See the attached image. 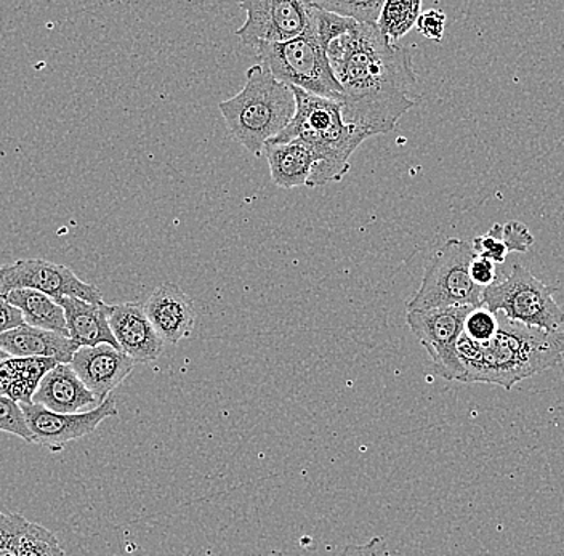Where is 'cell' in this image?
Returning <instances> with one entry per match:
<instances>
[{
	"instance_id": "13",
	"label": "cell",
	"mask_w": 564,
	"mask_h": 556,
	"mask_svg": "<svg viewBox=\"0 0 564 556\" xmlns=\"http://www.w3.org/2000/svg\"><path fill=\"white\" fill-rule=\"evenodd\" d=\"M108 319L119 350L127 357L141 364L156 361L161 357L165 341L148 319L143 305L135 302L109 305Z\"/></svg>"
},
{
	"instance_id": "30",
	"label": "cell",
	"mask_w": 564,
	"mask_h": 556,
	"mask_svg": "<svg viewBox=\"0 0 564 556\" xmlns=\"http://www.w3.org/2000/svg\"><path fill=\"white\" fill-rule=\"evenodd\" d=\"M446 26V15L441 10H426L417 20V30L423 37L441 42Z\"/></svg>"
},
{
	"instance_id": "22",
	"label": "cell",
	"mask_w": 564,
	"mask_h": 556,
	"mask_svg": "<svg viewBox=\"0 0 564 556\" xmlns=\"http://www.w3.org/2000/svg\"><path fill=\"white\" fill-rule=\"evenodd\" d=\"M421 15V0H387L377 26L388 41L397 44L412 28L417 26Z\"/></svg>"
},
{
	"instance_id": "19",
	"label": "cell",
	"mask_w": 564,
	"mask_h": 556,
	"mask_svg": "<svg viewBox=\"0 0 564 556\" xmlns=\"http://www.w3.org/2000/svg\"><path fill=\"white\" fill-rule=\"evenodd\" d=\"M56 366L47 358H7L0 364V395L18 404L33 403L42 379Z\"/></svg>"
},
{
	"instance_id": "29",
	"label": "cell",
	"mask_w": 564,
	"mask_h": 556,
	"mask_svg": "<svg viewBox=\"0 0 564 556\" xmlns=\"http://www.w3.org/2000/svg\"><path fill=\"white\" fill-rule=\"evenodd\" d=\"M503 242H506L509 252L527 253L535 239L527 225L518 220H511L503 225Z\"/></svg>"
},
{
	"instance_id": "1",
	"label": "cell",
	"mask_w": 564,
	"mask_h": 556,
	"mask_svg": "<svg viewBox=\"0 0 564 556\" xmlns=\"http://www.w3.org/2000/svg\"><path fill=\"white\" fill-rule=\"evenodd\" d=\"M335 77L344 95L345 122L372 137L391 132L415 105L412 56L388 41L377 24H359L358 42Z\"/></svg>"
},
{
	"instance_id": "15",
	"label": "cell",
	"mask_w": 564,
	"mask_h": 556,
	"mask_svg": "<svg viewBox=\"0 0 564 556\" xmlns=\"http://www.w3.org/2000/svg\"><path fill=\"white\" fill-rule=\"evenodd\" d=\"M33 403L58 414L87 413L84 410L100 406V401L77 378L70 364H58L42 379Z\"/></svg>"
},
{
	"instance_id": "33",
	"label": "cell",
	"mask_w": 564,
	"mask_h": 556,
	"mask_svg": "<svg viewBox=\"0 0 564 556\" xmlns=\"http://www.w3.org/2000/svg\"><path fill=\"white\" fill-rule=\"evenodd\" d=\"M23 313L15 305L10 304L7 297L0 295V336L23 326Z\"/></svg>"
},
{
	"instance_id": "21",
	"label": "cell",
	"mask_w": 564,
	"mask_h": 556,
	"mask_svg": "<svg viewBox=\"0 0 564 556\" xmlns=\"http://www.w3.org/2000/svg\"><path fill=\"white\" fill-rule=\"evenodd\" d=\"M3 297L23 313L24 324L28 326L68 336L65 309L55 298L30 288H17Z\"/></svg>"
},
{
	"instance_id": "7",
	"label": "cell",
	"mask_w": 564,
	"mask_h": 556,
	"mask_svg": "<svg viewBox=\"0 0 564 556\" xmlns=\"http://www.w3.org/2000/svg\"><path fill=\"white\" fill-rule=\"evenodd\" d=\"M555 292L556 287L546 286L531 271L514 263L502 283L482 291V306L494 315L503 313L507 321L556 332L564 329V309L556 304Z\"/></svg>"
},
{
	"instance_id": "4",
	"label": "cell",
	"mask_w": 564,
	"mask_h": 556,
	"mask_svg": "<svg viewBox=\"0 0 564 556\" xmlns=\"http://www.w3.org/2000/svg\"><path fill=\"white\" fill-rule=\"evenodd\" d=\"M218 108L232 137L260 156L267 143L291 124L297 103L292 87L280 83L267 66L256 65L247 69L242 90Z\"/></svg>"
},
{
	"instance_id": "5",
	"label": "cell",
	"mask_w": 564,
	"mask_h": 556,
	"mask_svg": "<svg viewBox=\"0 0 564 556\" xmlns=\"http://www.w3.org/2000/svg\"><path fill=\"white\" fill-rule=\"evenodd\" d=\"M263 66L285 86L305 90L327 100H344L341 86L330 68L317 34L316 9L310 2V24L305 33L282 44L252 47Z\"/></svg>"
},
{
	"instance_id": "2",
	"label": "cell",
	"mask_w": 564,
	"mask_h": 556,
	"mask_svg": "<svg viewBox=\"0 0 564 556\" xmlns=\"http://www.w3.org/2000/svg\"><path fill=\"white\" fill-rule=\"evenodd\" d=\"M457 353L465 369L464 383H488L511 390L562 362L564 329L544 332L506 319L486 344H476L462 334Z\"/></svg>"
},
{
	"instance_id": "18",
	"label": "cell",
	"mask_w": 564,
	"mask_h": 556,
	"mask_svg": "<svg viewBox=\"0 0 564 556\" xmlns=\"http://www.w3.org/2000/svg\"><path fill=\"white\" fill-rule=\"evenodd\" d=\"M263 153L270 164L271 179L274 185L284 189L308 186L310 177L319 164L315 151L302 140L267 143Z\"/></svg>"
},
{
	"instance_id": "23",
	"label": "cell",
	"mask_w": 564,
	"mask_h": 556,
	"mask_svg": "<svg viewBox=\"0 0 564 556\" xmlns=\"http://www.w3.org/2000/svg\"><path fill=\"white\" fill-rule=\"evenodd\" d=\"M383 0H317L313 2L316 9L324 10L334 15L344 17V19L356 21L359 24H377L379 23L380 13L383 9Z\"/></svg>"
},
{
	"instance_id": "25",
	"label": "cell",
	"mask_w": 564,
	"mask_h": 556,
	"mask_svg": "<svg viewBox=\"0 0 564 556\" xmlns=\"http://www.w3.org/2000/svg\"><path fill=\"white\" fill-rule=\"evenodd\" d=\"M30 521L18 513L0 512V556L20 555L21 542Z\"/></svg>"
},
{
	"instance_id": "6",
	"label": "cell",
	"mask_w": 564,
	"mask_h": 556,
	"mask_svg": "<svg viewBox=\"0 0 564 556\" xmlns=\"http://www.w3.org/2000/svg\"><path fill=\"white\" fill-rule=\"evenodd\" d=\"M476 253L471 242L451 238L433 253L426 263L422 284L409 301L408 312L453 308V306H482V291L470 276Z\"/></svg>"
},
{
	"instance_id": "8",
	"label": "cell",
	"mask_w": 564,
	"mask_h": 556,
	"mask_svg": "<svg viewBox=\"0 0 564 556\" xmlns=\"http://www.w3.org/2000/svg\"><path fill=\"white\" fill-rule=\"evenodd\" d=\"M471 309L474 306H453L408 312L405 316L412 334L429 351L436 374L449 382H465V369L458 359L457 345Z\"/></svg>"
},
{
	"instance_id": "14",
	"label": "cell",
	"mask_w": 564,
	"mask_h": 556,
	"mask_svg": "<svg viewBox=\"0 0 564 556\" xmlns=\"http://www.w3.org/2000/svg\"><path fill=\"white\" fill-rule=\"evenodd\" d=\"M143 306L148 319L165 344L176 345L192 336L196 312L192 298L176 284H162Z\"/></svg>"
},
{
	"instance_id": "24",
	"label": "cell",
	"mask_w": 564,
	"mask_h": 556,
	"mask_svg": "<svg viewBox=\"0 0 564 556\" xmlns=\"http://www.w3.org/2000/svg\"><path fill=\"white\" fill-rule=\"evenodd\" d=\"M18 556H66L58 538L47 527L30 523Z\"/></svg>"
},
{
	"instance_id": "11",
	"label": "cell",
	"mask_w": 564,
	"mask_h": 556,
	"mask_svg": "<svg viewBox=\"0 0 564 556\" xmlns=\"http://www.w3.org/2000/svg\"><path fill=\"white\" fill-rule=\"evenodd\" d=\"M20 406L26 417L28 427L33 433L35 445L47 446L52 450H59L68 443L90 435L106 418L118 417L119 414L112 396L95 410L80 414L52 413L34 403Z\"/></svg>"
},
{
	"instance_id": "12",
	"label": "cell",
	"mask_w": 564,
	"mask_h": 556,
	"mask_svg": "<svg viewBox=\"0 0 564 556\" xmlns=\"http://www.w3.org/2000/svg\"><path fill=\"white\" fill-rule=\"evenodd\" d=\"M70 368L101 404L132 374L135 361L118 348L105 344L79 348Z\"/></svg>"
},
{
	"instance_id": "27",
	"label": "cell",
	"mask_w": 564,
	"mask_h": 556,
	"mask_svg": "<svg viewBox=\"0 0 564 556\" xmlns=\"http://www.w3.org/2000/svg\"><path fill=\"white\" fill-rule=\"evenodd\" d=\"M0 432L15 435L31 445L34 443L33 433L28 427L26 417L20 404L2 395H0Z\"/></svg>"
},
{
	"instance_id": "10",
	"label": "cell",
	"mask_w": 564,
	"mask_h": 556,
	"mask_svg": "<svg viewBox=\"0 0 564 556\" xmlns=\"http://www.w3.org/2000/svg\"><path fill=\"white\" fill-rule=\"evenodd\" d=\"M245 24L236 31L250 47L259 44H282L305 33L310 24V2L299 0H246Z\"/></svg>"
},
{
	"instance_id": "26",
	"label": "cell",
	"mask_w": 564,
	"mask_h": 556,
	"mask_svg": "<svg viewBox=\"0 0 564 556\" xmlns=\"http://www.w3.org/2000/svg\"><path fill=\"white\" fill-rule=\"evenodd\" d=\"M499 327V316L494 315L485 306H479L471 309L470 315L465 319L464 334L476 344H486L496 336Z\"/></svg>"
},
{
	"instance_id": "9",
	"label": "cell",
	"mask_w": 564,
	"mask_h": 556,
	"mask_svg": "<svg viewBox=\"0 0 564 556\" xmlns=\"http://www.w3.org/2000/svg\"><path fill=\"white\" fill-rule=\"evenodd\" d=\"M17 288L42 292L52 298L73 297L104 304V295L94 284L77 277L68 266L44 259L17 260L12 265L0 266V295Z\"/></svg>"
},
{
	"instance_id": "34",
	"label": "cell",
	"mask_w": 564,
	"mask_h": 556,
	"mask_svg": "<svg viewBox=\"0 0 564 556\" xmlns=\"http://www.w3.org/2000/svg\"><path fill=\"white\" fill-rule=\"evenodd\" d=\"M7 358H10L9 355H7L6 351L0 350V364H2Z\"/></svg>"
},
{
	"instance_id": "28",
	"label": "cell",
	"mask_w": 564,
	"mask_h": 556,
	"mask_svg": "<svg viewBox=\"0 0 564 556\" xmlns=\"http://www.w3.org/2000/svg\"><path fill=\"white\" fill-rule=\"evenodd\" d=\"M471 246H474L476 255L488 259L496 265L506 262L507 253H509V249L503 242V225L500 224L494 225L488 233L475 238Z\"/></svg>"
},
{
	"instance_id": "20",
	"label": "cell",
	"mask_w": 564,
	"mask_h": 556,
	"mask_svg": "<svg viewBox=\"0 0 564 556\" xmlns=\"http://www.w3.org/2000/svg\"><path fill=\"white\" fill-rule=\"evenodd\" d=\"M316 23L321 45L326 52L330 68L337 74L358 42L359 23L319 9H316Z\"/></svg>"
},
{
	"instance_id": "32",
	"label": "cell",
	"mask_w": 564,
	"mask_h": 556,
	"mask_svg": "<svg viewBox=\"0 0 564 556\" xmlns=\"http://www.w3.org/2000/svg\"><path fill=\"white\" fill-rule=\"evenodd\" d=\"M337 556H391L387 541L383 537H372L368 544H350Z\"/></svg>"
},
{
	"instance_id": "17",
	"label": "cell",
	"mask_w": 564,
	"mask_h": 556,
	"mask_svg": "<svg viewBox=\"0 0 564 556\" xmlns=\"http://www.w3.org/2000/svg\"><path fill=\"white\" fill-rule=\"evenodd\" d=\"M65 309L68 337L79 348L111 345L118 348V341L109 327L108 306L104 304H88L80 298H55Z\"/></svg>"
},
{
	"instance_id": "31",
	"label": "cell",
	"mask_w": 564,
	"mask_h": 556,
	"mask_svg": "<svg viewBox=\"0 0 564 556\" xmlns=\"http://www.w3.org/2000/svg\"><path fill=\"white\" fill-rule=\"evenodd\" d=\"M470 276L478 287L486 288L492 286V284L497 283L496 263L476 255L470 265Z\"/></svg>"
},
{
	"instance_id": "16",
	"label": "cell",
	"mask_w": 564,
	"mask_h": 556,
	"mask_svg": "<svg viewBox=\"0 0 564 556\" xmlns=\"http://www.w3.org/2000/svg\"><path fill=\"white\" fill-rule=\"evenodd\" d=\"M0 350L12 358H47L70 364L79 347L68 336L23 324L0 336Z\"/></svg>"
},
{
	"instance_id": "3",
	"label": "cell",
	"mask_w": 564,
	"mask_h": 556,
	"mask_svg": "<svg viewBox=\"0 0 564 556\" xmlns=\"http://www.w3.org/2000/svg\"><path fill=\"white\" fill-rule=\"evenodd\" d=\"M292 90L297 111L291 124L271 143L302 140L315 151L319 164L310 177V188L340 182L350 172V157L355 151L372 135L345 122L340 101L316 97L294 87Z\"/></svg>"
}]
</instances>
